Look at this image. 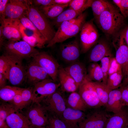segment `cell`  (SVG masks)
I'll return each instance as SVG.
<instances>
[{"mask_svg": "<svg viewBox=\"0 0 128 128\" xmlns=\"http://www.w3.org/2000/svg\"><path fill=\"white\" fill-rule=\"evenodd\" d=\"M50 77L46 71L35 62L32 60L28 65L26 70L28 82L34 86L37 83Z\"/></svg>", "mask_w": 128, "mask_h": 128, "instance_id": "16", "label": "cell"}, {"mask_svg": "<svg viewBox=\"0 0 128 128\" xmlns=\"http://www.w3.org/2000/svg\"><path fill=\"white\" fill-rule=\"evenodd\" d=\"M125 18L119 10L110 3L108 8L94 20L106 36L115 38L124 28Z\"/></svg>", "mask_w": 128, "mask_h": 128, "instance_id": "1", "label": "cell"}, {"mask_svg": "<svg viewBox=\"0 0 128 128\" xmlns=\"http://www.w3.org/2000/svg\"><path fill=\"white\" fill-rule=\"evenodd\" d=\"M46 128H67L64 123L59 118L48 115Z\"/></svg>", "mask_w": 128, "mask_h": 128, "instance_id": "37", "label": "cell"}, {"mask_svg": "<svg viewBox=\"0 0 128 128\" xmlns=\"http://www.w3.org/2000/svg\"><path fill=\"white\" fill-rule=\"evenodd\" d=\"M64 69L74 80L78 88L88 76L85 66L79 62L73 63Z\"/></svg>", "mask_w": 128, "mask_h": 128, "instance_id": "19", "label": "cell"}, {"mask_svg": "<svg viewBox=\"0 0 128 128\" xmlns=\"http://www.w3.org/2000/svg\"><path fill=\"white\" fill-rule=\"evenodd\" d=\"M126 76V77L124 79L123 83H122L121 86H124L128 84V73Z\"/></svg>", "mask_w": 128, "mask_h": 128, "instance_id": "50", "label": "cell"}, {"mask_svg": "<svg viewBox=\"0 0 128 128\" xmlns=\"http://www.w3.org/2000/svg\"><path fill=\"white\" fill-rule=\"evenodd\" d=\"M65 102L62 95L57 90L52 94L43 98L38 102L42 106L48 115L60 118L66 108Z\"/></svg>", "mask_w": 128, "mask_h": 128, "instance_id": "4", "label": "cell"}, {"mask_svg": "<svg viewBox=\"0 0 128 128\" xmlns=\"http://www.w3.org/2000/svg\"><path fill=\"white\" fill-rule=\"evenodd\" d=\"M111 56L109 47L107 43L101 41L96 45L91 50L89 56L90 61L96 62L106 57Z\"/></svg>", "mask_w": 128, "mask_h": 128, "instance_id": "24", "label": "cell"}, {"mask_svg": "<svg viewBox=\"0 0 128 128\" xmlns=\"http://www.w3.org/2000/svg\"><path fill=\"white\" fill-rule=\"evenodd\" d=\"M33 60L43 68L54 82L58 80L60 66L57 61L51 56L45 52H38L32 57Z\"/></svg>", "mask_w": 128, "mask_h": 128, "instance_id": "7", "label": "cell"}, {"mask_svg": "<svg viewBox=\"0 0 128 128\" xmlns=\"http://www.w3.org/2000/svg\"><path fill=\"white\" fill-rule=\"evenodd\" d=\"M58 77L61 89L63 91L72 92L75 91L78 88L74 80L65 71L64 68L60 67Z\"/></svg>", "mask_w": 128, "mask_h": 128, "instance_id": "23", "label": "cell"}, {"mask_svg": "<svg viewBox=\"0 0 128 128\" xmlns=\"http://www.w3.org/2000/svg\"><path fill=\"white\" fill-rule=\"evenodd\" d=\"M123 75L121 69L108 76L107 85L110 90L117 89L121 86Z\"/></svg>", "mask_w": 128, "mask_h": 128, "instance_id": "31", "label": "cell"}, {"mask_svg": "<svg viewBox=\"0 0 128 128\" xmlns=\"http://www.w3.org/2000/svg\"><path fill=\"white\" fill-rule=\"evenodd\" d=\"M67 103L71 108L84 112L87 107L78 93L75 91L72 92L69 95Z\"/></svg>", "mask_w": 128, "mask_h": 128, "instance_id": "25", "label": "cell"}, {"mask_svg": "<svg viewBox=\"0 0 128 128\" xmlns=\"http://www.w3.org/2000/svg\"><path fill=\"white\" fill-rule=\"evenodd\" d=\"M24 114L34 127H45L47 125L48 114L38 102H32Z\"/></svg>", "mask_w": 128, "mask_h": 128, "instance_id": "10", "label": "cell"}, {"mask_svg": "<svg viewBox=\"0 0 128 128\" xmlns=\"http://www.w3.org/2000/svg\"><path fill=\"white\" fill-rule=\"evenodd\" d=\"M21 93L16 95L10 102L13 105L16 111L21 110L23 109V102Z\"/></svg>", "mask_w": 128, "mask_h": 128, "instance_id": "43", "label": "cell"}, {"mask_svg": "<svg viewBox=\"0 0 128 128\" xmlns=\"http://www.w3.org/2000/svg\"><path fill=\"white\" fill-rule=\"evenodd\" d=\"M10 69L9 60L5 54L0 57V73L3 74L8 80Z\"/></svg>", "mask_w": 128, "mask_h": 128, "instance_id": "39", "label": "cell"}, {"mask_svg": "<svg viewBox=\"0 0 128 128\" xmlns=\"http://www.w3.org/2000/svg\"><path fill=\"white\" fill-rule=\"evenodd\" d=\"M16 111L13 105L5 102L0 105V128H4L7 124L6 122L7 118L12 113Z\"/></svg>", "mask_w": 128, "mask_h": 128, "instance_id": "30", "label": "cell"}, {"mask_svg": "<svg viewBox=\"0 0 128 128\" xmlns=\"http://www.w3.org/2000/svg\"><path fill=\"white\" fill-rule=\"evenodd\" d=\"M72 0H53V4L61 5H69Z\"/></svg>", "mask_w": 128, "mask_h": 128, "instance_id": "46", "label": "cell"}, {"mask_svg": "<svg viewBox=\"0 0 128 128\" xmlns=\"http://www.w3.org/2000/svg\"><path fill=\"white\" fill-rule=\"evenodd\" d=\"M69 5L53 4L41 7L40 8L41 10L48 18L54 19L59 15Z\"/></svg>", "mask_w": 128, "mask_h": 128, "instance_id": "26", "label": "cell"}, {"mask_svg": "<svg viewBox=\"0 0 128 128\" xmlns=\"http://www.w3.org/2000/svg\"><path fill=\"white\" fill-rule=\"evenodd\" d=\"M81 14L78 12L69 8L53 19L51 23L53 26L58 28L63 22L75 18Z\"/></svg>", "mask_w": 128, "mask_h": 128, "instance_id": "28", "label": "cell"}, {"mask_svg": "<svg viewBox=\"0 0 128 128\" xmlns=\"http://www.w3.org/2000/svg\"><path fill=\"white\" fill-rule=\"evenodd\" d=\"M24 27L21 24L20 30L23 41L34 48L37 47L41 48L44 47L45 43L40 40L35 35L31 36L27 35L24 32Z\"/></svg>", "mask_w": 128, "mask_h": 128, "instance_id": "32", "label": "cell"}, {"mask_svg": "<svg viewBox=\"0 0 128 128\" xmlns=\"http://www.w3.org/2000/svg\"><path fill=\"white\" fill-rule=\"evenodd\" d=\"M33 88H23L21 93L23 109L27 107L32 102Z\"/></svg>", "mask_w": 128, "mask_h": 128, "instance_id": "38", "label": "cell"}, {"mask_svg": "<svg viewBox=\"0 0 128 128\" xmlns=\"http://www.w3.org/2000/svg\"><path fill=\"white\" fill-rule=\"evenodd\" d=\"M87 15L86 12H83L75 18L62 23L46 47H51L57 43L63 42L76 36L86 22Z\"/></svg>", "mask_w": 128, "mask_h": 128, "instance_id": "3", "label": "cell"}, {"mask_svg": "<svg viewBox=\"0 0 128 128\" xmlns=\"http://www.w3.org/2000/svg\"><path fill=\"white\" fill-rule=\"evenodd\" d=\"M128 73V56L127 58L126 67L125 71V75H126Z\"/></svg>", "mask_w": 128, "mask_h": 128, "instance_id": "51", "label": "cell"}, {"mask_svg": "<svg viewBox=\"0 0 128 128\" xmlns=\"http://www.w3.org/2000/svg\"><path fill=\"white\" fill-rule=\"evenodd\" d=\"M9 0H0V16H4L6 6Z\"/></svg>", "mask_w": 128, "mask_h": 128, "instance_id": "45", "label": "cell"}, {"mask_svg": "<svg viewBox=\"0 0 128 128\" xmlns=\"http://www.w3.org/2000/svg\"><path fill=\"white\" fill-rule=\"evenodd\" d=\"M80 52V43L77 38L63 44L60 48L62 58L68 62L72 63L76 61Z\"/></svg>", "mask_w": 128, "mask_h": 128, "instance_id": "14", "label": "cell"}, {"mask_svg": "<svg viewBox=\"0 0 128 128\" xmlns=\"http://www.w3.org/2000/svg\"><path fill=\"white\" fill-rule=\"evenodd\" d=\"M6 54L8 58L10 66L8 80L14 85H18L24 81L26 76V70L22 64V58Z\"/></svg>", "mask_w": 128, "mask_h": 128, "instance_id": "9", "label": "cell"}, {"mask_svg": "<svg viewBox=\"0 0 128 128\" xmlns=\"http://www.w3.org/2000/svg\"><path fill=\"white\" fill-rule=\"evenodd\" d=\"M124 38L127 45L128 46V26L125 28Z\"/></svg>", "mask_w": 128, "mask_h": 128, "instance_id": "48", "label": "cell"}, {"mask_svg": "<svg viewBox=\"0 0 128 128\" xmlns=\"http://www.w3.org/2000/svg\"><path fill=\"white\" fill-rule=\"evenodd\" d=\"M78 89V93L87 107L97 108L102 106L92 82L88 76Z\"/></svg>", "mask_w": 128, "mask_h": 128, "instance_id": "8", "label": "cell"}, {"mask_svg": "<svg viewBox=\"0 0 128 128\" xmlns=\"http://www.w3.org/2000/svg\"><path fill=\"white\" fill-rule=\"evenodd\" d=\"M109 117L103 110H96L86 117L79 124V128H104Z\"/></svg>", "mask_w": 128, "mask_h": 128, "instance_id": "13", "label": "cell"}, {"mask_svg": "<svg viewBox=\"0 0 128 128\" xmlns=\"http://www.w3.org/2000/svg\"><path fill=\"white\" fill-rule=\"evenodd\" d=\"M1 28L4 38L8 40L20 41L22 36L20 30L19 20L12 19L0 16Z\"/></svg>", "mask_w": 128, "mask_h": 128, "instance_id": "12", "label": "cell"}, {"mask_svg": "<svg viewBox=\"0 0 128 128\" xmlns=\"http://www.w3.org/2000/svg\"><path fill=\"white\" fill-rule=\"evenodd\" d=\"M89 79L92 81L98 82H103V75L101 66L97 64L94 63L89 68Z\"/></svg>", "mask_w": 128, "mask_h": 128, "instance_id": "36", "label": "cell"}, {"mask_svg": "<svg viewBox=\"0 0 128 128\" xmlns=\"http://www.w3.org/2000/svg\"><path fill=\"white\" fill-rule=\"evenodd\" d=\"M123 107L120 89L117 88L111 90L105 107L106 110L116 113L121 110Z\"/></svg>", "mask_w": 128, "mask_h": 128, "instance_id": "22", "label": "cell"}, {"mask_svg": "<svg viewBox=\"0 0 128 128\" xmlns=\"http://www.w3.org/2000/svg\"><path fill=\"white\" fill-rule=\"evenodd\" d=\"M123 105V106L128 105V98H127L124 102Z\"/></svg>", "mask_w": 128, "mask_h": 128, "instance_id": "52", "label": "cell"}, {"mask_svg": "<svg viewBox=\"0 0 128 128\" xmlns=\"http://www.w3.org/2000/svg\"><path fill=\"white\" fill-rule=\"evenodd\" d=\"M6 122L9 128H34L27 117L15 111L6 118Z\"/></svg>", "mask_w": 128, "mask_h": 128, "instance_id": "20", "label": "cell"}, {"mask_svg": "<svg viewBox=\"0 0 128 128\" xmlns=\"http://www.w3.org/2000/svg\"><path fill=\"white\" fill-rule=\"evenodd\" d=\"M94 19L86 22L80 32L81 52H87L95 44L98 37V31L94 25Z\"/></svg>", "mask_w": 128, "mask_h": 128, "instance_id": "5", "label": "cell"}, {"mask_svg": "<svg viewBox=\"0 0 128 128\" xmlns=\"http://www.w3.org/2000/svg\"><path fill=\"white\" fill-rule=\"evenodd\" d=\"M86 116L83 111L67 107L64 111L60 118L64 123L67 128H76Z\"/></svg>", "mask_w": 128, "mask_h": 128, "instance_id": "15", "label": "cell"}, {"mask_svg": "<svg viewBox=\"0 0 128 128\" xmlns=\"http://www.w3.org/2000/svg\"><path fill=\"white\" fill-rule=\"evenodd\" d=\"M60 86V83H56L49 78L37 83L33 87L32 101L38 102L44 97L55 92Z\"/></svg>", "mask_w": 128, "mask_h": 128, "instance_id": "11", "label": "cell"}, {"mask_svg": "<svg viewBox=\"0 0 128 128\" xmlns=\"http://www.w3.org/2000/svg\"><path fill=\"white\" fill-rule=\"evenodd\" d=\"M23 88L6 85L0 88V98L5 102H11L17 94L20 93Z\"/></svg>", "mask_w": 128, "mask_h": 128, "instance_id": "27", "label": "cell"}, {"mask_svg": "<svg viewBox=\"0 0 128 128\" xmlns=\"http://www.w3.org/2000/svg\"><path fill=\"white\" fill-rule=\"evenodd\" d=\"M7 5L4 16L14 20H19L26 14L27 9L25 3L20 0H10Z\"/></svg>", "mask_w": 128, "mask_h": 128, "instance_id": "17", "label": "cell"}, {"mask_svg": "<svg viewBox=\"0 0 128 128\" xmlns=\"http://www.w3.org/2000/svg\"><path fill=\"white\" fill-rule=\"evenodd\" d=\"M110 3L104 0H93L91 7L94 16V19L98 17L108 7Z\"/></svg>", "mask_w": 128, "mask_h": 128, "instance_id": "33", "label": "cell"}, {"mask_svg": "<svg viewBox=\"0 0 128 128\" xmlns=\"http://www.w3.org/2000/svg\"><path fill=\"white\" fill-rule=\"evenodd\" d=\"M125 28L114 39L119 42V46L116 51L115 58L121 66L123 74L124 75L128 56V46L125 44L124 38Z\"/></svg>", "mask_w": 128, "mask_h": 128, "instance_id": "18", "label": "cell"}, {"mask_svg": "<svg viewBox=\"0 0 128 128\" xmlns=\"http://www.w3.org/2000/svg\"><path fill=\"white\" fill-rule=\"evenodd\" d=\"M4 38L1 29L0 27V49L4 44Z\"/></svg>", "mask_w": 128, "mask_h": 128, "instance_id": "49", "label": "cell"}, {"mask_svg": "<svg viewBox=\"0 0 128 128\" xmlns=\"http://www.w3.org/2000/svg\"><path fill=\"white\" fill-rule=\"evenodd\" d=\"M34 128H46L45 126L39 127H34Z\"/></svg>", "mask_w": 128, "mask_h": 128, "instance_id": "53", "label": "cell"}, {"mask_svg": "<svg viewBox=\"0 0 128 128\" xmlns=\"http://www.w3.org/2000/svg\"><path fill=\"white\" fill-rule=\"evenodd\" d=\"M92 82L99 98L102 106L105 107L110 90L106 84L102 82Z\"/></svg>", "mask_w": 128, "mask_h": 128, "instance_id": "29", "label": "cell"}, {"mask_svg": "<svg viewBox=\"0 0 128 128\" xmlns=\"http://www.w3.org/2000/svg\"><path fill=\"white\" fill-rule=\"evenodd\" d=\"M93 0H72L69 4V8L81 14L88 8L91 7Z\"/></svg>", "mask_w": 128, "mask_h": 128, "instance_id": "34", "label": "cell"}, {"mask_svg": "<svg viewBox=\"0 0 128 128\" xmlns=\"http://www.w3.org/2000/svg\"><path fill=\"white\" fill-rule=\"evenodd\" d=\"M19 20L21 24L24 27L31 31L40 40L46 44L47 43L39 30L27 17L24 15L20 18Z\"/></svg>", "mask_w": 128, "mask_h": 128, "instance_id": "35", "label": "cell"}, {"mask_svg": "<svg viewBox=\"0 0 128 128\" xmlns=\"http://www.w3.org/2000/svg\"><path fill=\"white\" fill-rule=\"evenodd\" d=\"M53 0H33V2L35 5L42 7L53 4Z\"/></svg>", "mask_w": 128, "mask_h": 128, "instance_id": "44", "label": "cell"}, {"mask_svg": "<svg viewBox=\"0 0 128 128\" xmlns=\"http://www.w3.org/2000/svg\"><path fill=\"white\" fill-rule=\"evenodd\" d=\"M111 58V57H106L101 60V67L103 75L102 82L106 85L108 77V73Z\"/></svg>", "mask_w": 128, "mask_h": 128, "instance_id": "40", "label": "cell"}, {"mask_svg": "<svg viewBox=\"0 0 128 128\" xmlns=\"http://www.w3.org/2000/svg\"><path fill=\"white\" fill-rule=\"evenodd\" d=\"M27 9L26 14L48 44L56 32L53 26L40 9L27 0H24Z\"/></svg>", "mask_w": 128, "mask_h": 128, "instance_id": "2", "label": "cell"}, {"mask_svg": "<svg viewBox=\"0 0 128 128\" xmlns=\"http://www.w3.org/2000/svg\"><path fill=\"white\" fill-rule=\"evenodd\" d=\"M7 80L2 74L0 73V88L6 86V81Z\"/></svg>", "mask_w": 128, "mask_h": 128, "instance_id": "47", "label": "cell"}, {"mask_svg": "<svg viewBox=\"0 0 128 128\" xmlns=\"http://www.w3.org/2000/svg\"><path fill=\"white\" fill-rule=\"evenodd\" d=\"M126 128H128V125L127 127Z\"/></svg>", "mask_w": 128, "mask_h": 128, "instance_id": "54", "label": "cell"}, {"mask_svg": "<svg viewBox=\"0 0 128 128\" xmlns=\"http://www.w3.org/2000/svg\"><path fill=\"white\" fill-rule=\"evenodd\" d=\"M122 69L120 65L118 63L115 58H111L108 71V76Z\"/></svg>", "mask_w": 128, "mask_h": 128, "instance_id": "42", "label": "cell"}, {"mask_svg": "<svg viewBox=\"0 0 128 128\" xmlns=\"http://www.w3.org/2000/svg\"><path fill=\"white\" fill-rule=\"evenodd\" d=\"M128 125V112L123 109L109 117L104 128H126Z\"/></svg>", "mask_w": 128, "mask_h": 128, "instance_id": "21", "label": "cell"}, {"mask_svg": "<svg viewBox=\"0 0 128 128\" xmlns=\"http://www.w3.org/2000/svg\"><path fill=\"white\" fill-rule=\"evenodd\" d=\"M4 44L5 54L16 56L23 59L32 57L38 52L24 41L8 40Z\"/></svg>", "mask_w": 128, "mask_h": 128, "instance_id": "6", "label": "cell"}, {"mask_svg": "<svg viewBox=\"0 0 128 128\" xmlns=\"http://www.w3.org/2000/svg\"><path fill=\"white\" fill-rule=\"evenodd\" d=\"M113 2L123 15L125 18H128V0H114Z\"/></svg>", "mask_w": 128, "mask_h": 128, "instance_id": "41", "label": "cell"}]
</instances>
